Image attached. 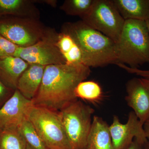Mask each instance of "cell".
<instances>
[{
	"instance_id": "cell-1",
	"label": "cell",
	"mask_w": 149,
	"mask_h": 149,
	"mask_svg": "<svg viewBox=\"0 0 149 149\" xmlns=\"http://www.w3.org/2000/svg\"><path fill=\"white\" fill-rule=\"evenodd\" d=\"M83 64L53 65L46 66L42 83L32 104L60 111L77 99L74 90L91 74Z\"/></svg>"
},
{
	"instance_id": "cell-2",
	"label": "cell",
	"mask_w": 149,
	"mask_h": 149,
	"mask_svg": "<svg viewBox=\"0 0 149 149\" xmlns=\"http://www.w3.org/2000/svg\"><path fill=\"white\" fill-rule=\"evenodd\" d=\"M61 32L70 35L77 44L86 66L102 67L117 64L116 43L82 20L64 23Z\"/></svg>"
},
{
	"instance_id": "cell-3",
	"label": "cell",
	"mask_w": 149,
	"mask_h": 149,
	"mask_svg": "<svg viewBox=\"0 0 149 149\" xmlns=\"http://www.w3.org/2000/svg\"><path fill=\"white\" fill-rule=\"evenodd\" d=\"M116 47L117 63L139 68L149 63V33L146 22L125 20Z\"/></svg>"
},
{
	"instance_id": "cell-4",
	"label": "cell",
	"mask_w": 149,
	"mask_h": 149,
	"mask_svg": "<svg viewBox=\"0 0 149 149\" xmlns=\"http://www.w3.org/2000/svg\"><path fill=\"white\" fill-rule=\"evenodd\" d=\"M26 116L48 149H72L59 111L32 104Z\"/></svg>"
},
{
	"instance_id": "cell-5",
	"label": "cell",
	"mask_w": 149,
	"mask_h": 149,
	"mask_svg": "<svg viewBox=\"0 0 149 149\" xmlns=\"http://www.w3.org/2000/svg\"><path fill=\"white\" fill-rule=\"evenodd\" d=\"M94 109L77 99L59 111L72 149H85Z\"/></svg>"
},
{
	"instance_id": "cell-6",
	"label": "cell",
	"mask_w": 149,
	"mask_h": 149,
	"mask_svg": "<svg viewBox=\"0 0 149 149\" xmlns=\"http://www.w3.org/2000/svg\"><path fill=\"white\" fill-rule=\"evenodd\" d=\"M81 18L85 24L115 43L119 39L125 21L112 0H95L90 10Z\"/></svg>"
},
{
	"instance_id": "cell-7",
	"label": "cell",
	"mask_w": 149,
	"mask_h": 149,
	"mask_svg": "<svg viewBox=\"0 0 149 149\" xmlns=\"http://www.w3.org/2000/svg\"><path fill=\"white\" fill-rule=\"evenodd\" d=\"M49 29L34 18L19 17L14 21L0 22V35L19 47L35 45Z\"/></svg>"
},
{
	"instance_id": "cell-8",
	"label": "cell",
	"mask_w": 149,
	"mask_h": 149,
	"mask_svg": "<svg viewBox=\"0 0 149 149\" xmlns=\"http://www.w3.org/2000/svg\"><path fill=\"white\" fill-rule=\"evenodd\" d=\"M58 35V33L50 29L46 36L35 45L19 47L14 56L20 58L29 64L45 66L65 64V60L57 46Z\"/></svg>"
},
{
	"instance_id": "cell-9",
	"label": "cell",
	"mask_w": 149,
	"mask_h": 149,
	"mask_svg": "<svg viewBox=\"0 0 149 149\" xmlns=\"http://www.w3.org/2000/svg\"><path fill=\"white\" fill-rule=\"evenodd\" d=\"M109 130L114 149H127L134 139L143 146L148 141L143 125L133 111L129 113L128 120L125 124L120 122L117 116H114L109 125Z\"/></svg>"
},
{
	"instance_id": "cell-10",
	"label": "cell",
	"mask_w": 149,
	"mask_h": 149,
	"mask_svg": "<svg viewBox=\"0 0 149 149\" xmlns=\"http://www.w3.org/2000/svg\"><path fill=\"white\" fill-rule=\"evenodd\" d=\"M127 104L133 109L141 124L149 119V78L134 77L126 84Z\"/></svg>"
},
{
	"instance_id": "cell-11",
	"label": "cell",
	"mask_w": 149,
	"mask_h": 149,
	"mask_svg": "<svg viewBox=\"0 0 149 149\" xmlns=\"http://www.w3.org/2000/svg\"><path fill=\"white\" fill-rule=\"evenodd\" d=\"M32 101L24 97L17 90L0 108V131L19 128L26 118Z\"/></svg>"
},
{
	"instance_id": "cell-12",
	"label": "cell",
	"mask_w": 149,
	"mask_h": 149,
	"mask_svg": "<svg viewBox=\"0 0 149 149\" xmlns=\"http://www.w3.org/2000/svg\"><path fill=\"white\" fill-rule=\"evenodd\" d=\"M44 65L29 64L19 78L17 90L30 100L35 97L42 83L45 68Z\"/></svg>"
},
{
	"instance_id": "cell-13",
	"label": "cell",
	"mask_w": 149,
	"mask_h": 149,
	"mask_svg": "<svg viewBox=\"0 0 149 149\" xmlns=\"http://www.w3.org/2000/svg\"><path fill=\"white\" fill-rule=\"evenodd\" d=\"M29 64L24 60L14 56L0 58V80L7 87L17 90L19 78Z\"/></svg>"
},
{
	"instance_id": "cell-14",
	"label": "cell",
	"mask_w": 149,
	"mask_h": 149,
	"mask_svg": "<svg viewBox=\"0 0 149 149\" xmlns=\"http://www.w3.org/2000/svg\"><path fill=\"white\" fill-rule=\"evenodd\" d=\"M85 149H114L109 125L100 116H93Z\"/></svg>"
},
{
	"instance_id": "cell-15",
	"label": "cell",
	"mask_w": 149,
	"mask_h": 149,
	"mask_svg": "<svg viewBox=\"0 0 149 149\" xmlns=\"http://www.w3.org/2000/svg\"><path fill=\"white\" fill-rule=\"evenodd\" d=\"M124 20L146 21L149 18V0H112Z\"/></svg>"
},
{
	"instance_id": "cell-16",
	"label": "cell",
	"mask_w": 149,
	"mask_h": 149,
	"mask_svg": "<svg viewBox=\"0 0 149 149\" xmlns=\"http://www.w3.org/2000/svg\"><path fill=\"white\" fill-rule=\"evenodd\" d=\"M31 0H0V13L39 19V12Z\"/></svg>"
},
{
	"instance_id": "cell-17",
	"label": "cell",
	"mask_w": 149,
	"mask_h": 149,
	"mask_svg": "<svg viewBox=\"0 0 149 149\" xmlns=\"http://www.w3.org/2000/svg\"><path fill=\"white\" fill-rule=\"evenodd\" d=\"M56 45L66 64H83L81 51L70 35L62 32L59 33Z\"/></svg>"
},
{
	"instance_id": "cell-18",
	"label": "cell",
	"mask_w": 149,
	"mask_h": 149,
	"mask_svg": "<svg viewBox=\"0 0 149 149\" xmlns=\"http://www.w3.org/2000/svg\"><path fill=\"white\" fill-rule=\"evenodd\" d=\"M74 94L78 98L92 103L99 102L103 97L102 90L98 83L93 80L83 81L77 85Z\"/></svg>"
},
{
	"instance_id": "cell-19",
	"label": "cell",
	"mask_w": 149,
	"mask_h": 149,
	"mask_svg": "<svg viewBox=\"0 0 149 149\" xmlns=\"http://www.w3.org/2000/svg\"><path fill=\"white\" fill-rule=\"evenodd\" d=\"M26 147L19 128L0 131V149H26Z\"/></svg>"
},
{
	"instance_id": "cell-20",
	"label": "cell",
	"mask_w": 149,
	"mask_h": 149,
	"mask_svg": "<svg viewBox=\"0 0 149 149\" xmlns=\"http://www.w3.org/2000/svg\"><path fill=\"white\" fill-rule=\"evenodd\" d=\"M95 0H65L60 9L68 15L78 16L80 18L90 10Z\"/></svg>"
},
{
	"instance_id": "cell-21",
	"label": "cell",
	"mask_w": 149,
	"mask_h": 149,
	"mask_svg": "<svg viewBox=\"0 0 149 149\" xmlns=\"http://www.w3.org/2000/svg\"><path fill=\"white\" fill-rule=\"evenodd\" d=\"M19 129L26 143L32 149H48L27 118L22 121Z\"/></svg>"
},
{
	"instance_id": "cell-22",
	"label": "cell",
	"mask_w": 149,
	"mask_h": 149,
	"mask_svg": "<svg viewBox=\"0 0 149 149\" xmlns=\"http://www.w3.org/2000/svg\"><path fill=\"white\" fill-rule=\"evenodd\" d=\"M19 47L0 35V58L14 56Z\"/></svg>"
},
{
	"instance_id": "cell-23",
	"label": "cell",
	"mask_w": 149,
	"mask_h": 149,
	"mask_svg": "<svg viewBox=\"0 0 149 149\" xmlns=\"http://www.w3.org/2000/svg\"><path fill=\"white\" fill-rule=\"evenodd\" d=\"M15 91L6 86L0 80V108L12 96Z\"/></svg>"
},
{
	"instance_id": "cell-24",
	"label": "cell",
	"mask_w": 149,
	"mask_h": 149,
	"mask_svg": "<svg viewBox=\"0 0 149 149\" xmlns=\"http://www.w3.org/2000/svg\"><path fill=\"white\" fill-rule=\"evenodd\" d=\"M116 65L120 68L124 69L128 73L136 74V75L141 76V77L149 78V70H143L139 68H131L121 63H118Z\"/></svg>"
},
{
	"instance_id": "cell-25",
	"label": "cell",
	"mask_w": 149,
	"mask_h": 149,
	"mask_svg": "<svg viewBox=\"0 0 149 149\" xmlns=\"http://www.w3.org/2000/svg\"><path fill=\"white\" fill-rule=\"evenodd\" d=\"M143 146L140 143L137 139H134L133 142L126 149H143Z\"/></svg>"
},
{
	"instance_id": "cell-26",
	"label": "cell",
	"mask_w": 149,
	"mask_h": 149,
	"mask_svg": "<svg viewBox=\"0 0 149 149\" xmlns=\"http://www.w3.org/2000/svg\"><path fill=\"white\" fill-rule=\"evenodd\" d=\"M143 129L146 137L149 140V119L144 123Z\"/></svg>"
},
{
	"instance_id": "cell-27",
	"label": "cell",
	"mask_w": 149,
	"mask_h": 149,
	"mask_svg": "<svg viewBox=\"0 0 149 149\" xmlns=\"http://www.w3.org/2000/svg\"><path fill=\"white\" fill-rule=\"evenodd\" d=\"M34 3H47L49 5L52 6V7H55L56 6L57 1H54V0H49V1H33Z\"/></svg>"
},
{
	"instance_id": "cell-28",
	"label": "cell",
	"mask_w": 149,
	"mask_h": 149,
	"mask_svg": "<svg viewBox=\"0 0 149 149\" xmlns=\"http://www.w3.org/2000/svg\"><path fill=\"white\" fill-rule=\"evenodd\" d=\"M143 149H149V141H148L144 145Z\"/></svg>"
},
{
	"instance_id": "cell-29",
	"label": "cell",
	"mask_w": 149,
	"mask_h": 149,
	"mask_svg": "<svg viewBox=\"0 0 149 149\" xmlns=\"http://www.w3.org/2000/svg\"><path fill=\"white\" fill-rule=\"evenodd\" d=\"M146 26L147 29H148V31L149 33V18L148 19H147L146 21Z\"/></svg>"
},
{
	"instance_id": "cell-30",
	"label": "cell",
	"mask_w": 149,
	"mask_h": 149,
	"mask_svg": "<svg viewBox=\"0 0 149 149\" xmlns=\"http://www.w3.org/2000/svg\"><path fill=\"white\" fill-rule=\"evenodd\" d=\"M26 149H32V148H31L29 145H27V147H26Z\"/></svg>"
}]
</instances>
